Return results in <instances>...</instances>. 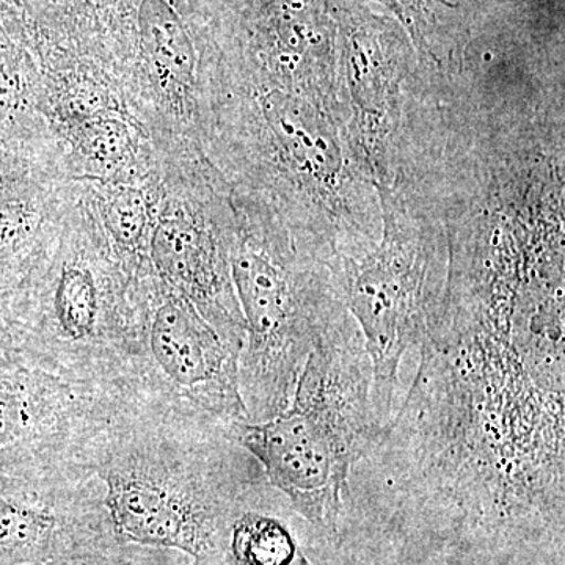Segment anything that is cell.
Returning a JSON list of instances; mask_svg holds the SVG:
<instances>
[{"label": "cell", "mask_w": 565, "mask_h": 565, "mask_svg": "<svg viewBox=\"0 0 565 565\" xmlns=\"http://www.w3.org/2000/svg\"><path fill=\"white\" fill-rule=\"evenodd\" d=\"M115 537L192 561L226 556L237 509L264 475L230 429L128 401L88 449Z\"/></svg>", "instance_id": "6da1fadb"}, {"label": "cell", "mask_w": 565, "mask_h": 565, "mask_svg": "<svg viewBox=\"0 0 565 565\" xmlns=\"http://www.w3.org/2000/svg\"><path fill=\"white\" fill-rule=\"evenodd\" d=\"M230 434L292 511L338 544L352 471L384 435L371 405L370 359L351 313L308 355L281 414L233 424Z\"/></svg>", "instance_id": "7a4b0ae2"}, {"label": "cell", "mask_w": 565, "mask_h": 565, "mask_svg": "<svg viewBox=\"0 0 565 565\" xmlns=\"http://www.w3.org/2000/svg\"><path fill=\"white\" fill-rule=\"evenodd\" d=\"M377 189L381 237L327 262L359 326L371 363L375 422L392 424L405 353L419 348L444 310L449 239L401 180Z\"/></svg>", "instance_id": "3957f363"}, {"label": "cell", "mask_w": 565, "mask_h": 565, "mask_svg": "<svg viewBox=\"0 0 565 565\" xmlns=\"http://www.w3.org/2000/svg\"><path fill=\"white\" fill-rule=\"evenodd\" d=\"M228 259L245 322L241 396L247 422L258 423L288 407L308 355L349 311L313 248L244 234Z\"/></svg>", "instance_id": "277c9868"}, {"label": "cell", "mask_w": 565, "mask_h": 565, "mask_svg": "<svg viewBox=\"0 0 565 565\" xmlns=\"http://www.w3.org/2000/svg\"><path fill=\"white\" fill-rule=\"evenodd\" d=\"M241 352L191 300L166 289L143 321L134 326L122 392L145 407L232 429L233 424L247 422Z\"/></svg>", "instance_id": "5b68a950"}, {"label": "cell", "mask_w": 565, "mask_h": 565, "mask_svg": "<svg viewBox=\"0 0 565 565\" xmlns=\"http://www.w3.org/2000/svg\"><path fill=\"white\" fill-rule=\"evenodd\" d=\"M115 535L87 470L11 476L0 484V565L47 563Z\"/></svg>", "instance_id": "8992f818"}, {"label": "cell", "mask_w": 565, "mask_h": 565, "mask_svg": "<svg viewBox=\"0 0 565 565\" xmlns=\"http://www.w3.org/2000/svg\"><path fill=\"white\" fill-rule=\"evenodd\" d=\"M266 479L248 493L230 527L226 557L233 565H313L292 526L291 505L269 493Z\"/></svg>", "instance_id": "52a82bcc"}, {"label": "cell", "mask_w": 565, "mask_h": 565, "mask_svg": "<svg viewBox=\"0 0 565 565\" xmlns=\"http://www.w3.org/2000/svg\"><path fill=\"white\" fill-rule=\"evenodd\" d=\"M141 46L162 81L189 87L195 73V50L180 14L167 0H143L139 9Z\"/></svg>", "instance_id": "ba28073f"}, {"label": "cell", "mask_w": 565, "mask_h": 565, "mask_svg": "<svg viewBox=\"0 0 565 565\" xmlns=\"http://www.w3.org/2000/svg\"><path fill=\"white\" fill-rule=\"evenodd\" d=\"M191 557L172 550L128 544L110 535L61 557L36 565H184Z\"/></svg>", "instance_id": "9c48e42d"}, {"label": "cell", "mask_w": 565, "mask_h": 565, "mask_svg": "<svg viewBox=\"0 0 565 565\" xmlns=\"http://www.w3.org/2000/svg\"><path fill=\"white\" fill-rule=\"evenodd\" d=\"M104 218L117 247L125 255H137L148 225L143 193L129 188L115 192L107 202Z\"/></svg>", "instance_id": "30bf717a"}, {"label": "cell", "mask_w": 565, "mask_h": 565, "mask_svg": "<svg viewBox=\"0 0 565 565\" xmlns=\"http://www.w3.org/2000/svg\"><path fill=\"white\" fill-rule=\"evenodd\" d=\"M131 137L128 128L118 120H99L85 129L81 139L82 154L93 169H117L128 158Z\"/></svg>", "instance_id": "8fae6325"}, {"label": "cell", "mask_w": 565, "mask_h": 565, "mask_svg": "<svg viewBox=\"0 0 565 565\" xmlns=\"http://www.w3.org/2000/svg\"><path fill=\"white\" fill-rule=\"evenodd\" d=\"M396 14L401 24L411 33L419 51L434 58L430 33L434 32V0H377Z\"/></svg>", "instance_id": "7c38bea8"}, {"label": "cell", "mask_w": 565, "mask_h": 565, "mask_svg": "<svg viewBox=\"0 0 565 565\" xmlns=\"http://www.w3.org/2000/svg\"><path fill=\"white\" fill-rule=\"evenodd\" d=\"M184 565H233L230 563L228 557H215V559H207V561H192L189 559L188 563Z\"/></svg>", "instance_id": "4fadbf2b"}]
</instances>
